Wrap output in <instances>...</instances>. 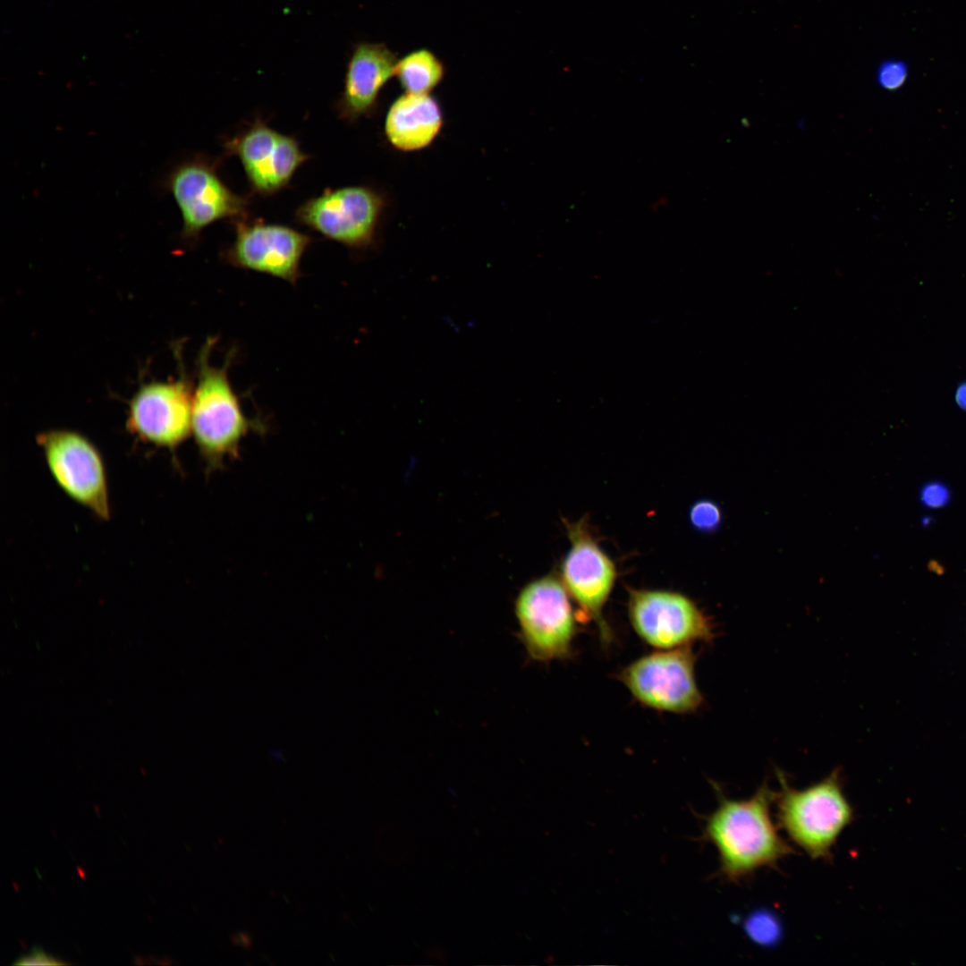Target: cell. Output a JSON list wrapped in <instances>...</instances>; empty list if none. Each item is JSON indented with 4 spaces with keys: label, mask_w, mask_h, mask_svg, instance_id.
Returning <instances> with one entry per match:
<instances>
[{
    "label": "cell",
    "mask_w": 966,
    "mask_h": 966,
    "mask_svg": "<svg viewBox=\"0 0 966 966\" xmlns=\"http://www.w3.org/2000/svg\"><path fill=\"white\" fill-rule=\"evenodd\" d=\"M233 223L234 240L222 254L225 262L296 284L301 276V258L312 242L308 234L262 221Z\"/></svg>",
    "instance_id": "11"
},
{
    "label": "cell",
    "mask_w": 966,
    "mask_h": 966,
    "mask_svg": "<svg viewBox=\"0 0 966 966\" xmlns=\"http://www.w3.org/2000/svg\"><path fill=\"white\" fill-rule=\"evenodd\" d=\"M385 192L369 185L326 190L303 202L296 220L352 250L371 247L388 208Z\"/></svg>",
    "instance_id": "7"
},
{
    "label": "cell",
    "mask_w": 966,
    "mask_h": 966,
    "mask_svg": "<svg viewBox=\"0 0 966 966\" xmlns=\"http://www.w3.org/2000/svg\"><path fill=\"white\" fill-rule=\"evenodd\" d=\"M691 647L657 649L623 666L616 677L642 707L660 712L691 714L703 705Z\"/></svg>",
    "instance_id": "6"
},
{
    "label": "cell",
    "mask_w": 966,
    "mask_h": 966,
    "mask_svg": "<svg viewBox=\"0 0 966 966\" xmlns=\"http://www.w3.org/2000/svg\"><path fill=\"white\" fill-rule=\"evenodd\" d=\"M48 470L72 501L102 521L111 517L106 469L96 445L81 434L55 429L37 437Z\"/></svg>",
    "instance_id": "8"
},
{
    "label": "cell",
    "mask_w": 966,
    "mask_h": 966,
    "mask_svg": "<svg viewBox=\"0 0 966 966\" xmlns=\"http://www.w3.org/2000/svg\"><path fill=\"white\" fill-rule=\"evenodd\" d=\"M444 123L443 108L436 97L404 92L389 106L384 133L394 149L414 152L429 147L440 134Z\"/></svg>",
    "instance_id": "15"
},
{
    "label": "cell",
    "mask_w": 966,
    "mask_h": 966,
    "mask_svg": "<svg viewBox=\"0 0 966 966\" xmlns=\"http://www.w3.org/2000/svg\"><path fill=\"white\" fill-rule=\"evenodd\" d=\"M445 73L444 62L430 49L420 47L397 60L394 77L405 93L431 94Z\"/></svg>",
    "instance_id": "16"
},
{
    "label": "cell",
    "mask_w": 966,
    "mask_h": 966,
    "mask_svg": "<svg viewBox=\"0 0 966 966\" xmlns=\"http://www.w3.org/2000/svg\"><path fill=\"white\" fill-rule=\"evenodd\" d=\"M689 519L694 529L710 532L716 530L722 522V512L711 500H699L692 504Z\"/></svg>",
    "instance_id": "18"
},
{
    "label": "cell",
    "mask_w": 966,
    "mask_h": 966,
    "mask_svg": "<svg viewBox=\"0 0 966 966\" xmlns=\"http://www.w3.org/2000/svg\"><path fill=\"white\" fill-rule=\"evenodd\" d=\"M216 343V338L208 337L200 350L191 408V434L211 470L236 458L243 438L257 428V422L244 413L229 378L236 350H229L221 366H213L210 353Z\"/></svg>",
    "instance_id": "2"
},
{
    "label": "cell",
    "mask_w": 966,
    "mask_h": 966,
    "mask_svg": "<svg viewBox=\"0 0 966 966\" xmlns=\"http://www.w3.org/2000/svg\"><path fill=\"white\" fill-rule=\"evenodd\" d=\"M64 962L46 954L39 946L34 945L30 953L21 955L13 965H63Z\"/></svg>",
    "instance_id": "21"
},
{
    "label": "cell",
    "mask_w": 966,
    "mask_h": 966,
    "mask_svg": "<svg viewBox=\"0 0 966 966\" xmlns=\"http://www.w3.org/2000/svg\"><path fill=\"white\" fill-rule=\"evenodd\" d=\"M162 186L180 210L181 237L185 242H194L205 228L219 220L248 218L249 199L233 192L219 176L216 163L203 155L174 165Z\"/></svg>",
    "instance_id": "5"
},
{
    "label": "cell",
    "mask_w": 966,
    "mask_h": 966,
    "mask_svg": "<svg viewBox=\"0 0 966 966\" xmlns=\"http://www.w3.org/2000/svg\"><path fill=\"white\" fill-rule=\"evenodd\" d=\"M565 525L570 548L562 563L561 580L577 604L579 615L595 623L602 643L608 645L613 631L604 610L616 580L615 564L591 536L586 521Z\"/></svg>",
    "instance_id": "10"
},
{
    "label": "cell",
    "mask_w": 966,
    "mask_h": 966,
    "mask_svg": "<svg viewBox=\"0 0 966 966\" xmlns=\"http://www.w3.org/2000/svg\"><path fill=\"white\" fill-rule=\"evenodd\" d=\"M716 789L718 805L704 817L701 839L716 848L724 879L737 883L793 853L771 818L776 792L766 782L747 800L729 799Z\"/></svg>",
    "instance_id": "1"
},
{
    "label": "cell",
    "mask_w": 966,
    "mask_h": 966,
    "mask_svg": "<svg viewBox=\"0 0 966 966\" xmlns=\"http://www.w3.org/2000/svg\"><path fill=\"white\" fill-rule=\"evenodd\" d=\"M909 67L902 60L886 59L879 64L876 78L878 85L888 91L900 89L907 81Z\"/></svg>",
    "instance_id": "19"
},
{
    "label": "cell",
    "mask_w": 966,
    "mask_h": 966,
    "mask_svg": "<svg viewBox=\"0 0 966 966\" xmlns=\"http://www.w3.org/2000/svg\"><path fill=\"white\" fill-rule=\"evenodd\" d=\"M192 396L183 377L142 386L129 405L128 430L146 444L174 450L191 434Z\"/></svg>",
    "instance_id": "13"
},
{
    "label": "cell",
    "mask_w": 966,
    "mask_h": 966,
    "mask_svg": "<svg viewBox=\"0 0 966 966\" xmlns=\"http://www.w3.org/2000/svg\"><path fill=\"white\" fill-rule=\"evenodd\" d=\"M227 155L235 156L252 192L270 196L284 189L309 156L298 140L268 126L259 118L225 143Z\"/></svg>",
    "instance_id": "12"
},
{
    "label": "cell",
    "mask_w": 966,
    "mask_h": 966,
    "mask_svg": "<svg viewBox=\"0 0 966 966\" xmlns=\"http://www.w3.org/2000/svg\"><path fill=\"white\" fill-rule=\"evenodd\" d=\"M744 930L754 943L765 947L778 944L783 933L779 919L767 910H757L748 915Z\"/></svg>",
    "instance_id": "17"
},
{
    "label": "cell",
    "mask_w": 966,
    "mask_h": 966,
    "mask_svg": "<svg viewBox=\"0 0 966 966\" xmlns=\"http://www.w3.org/2000/svg\"><path fill=\"white\" fill-rule=\"evenodd\" d=\"M561 579L546 575L519 592L514 605L519 636L529 657L536 662L572 657L580 615Z\"/></svg>",
    "instance_id": "4"
},
{
    "label": "cell",
    "mask_w": 966,
    "mask_h": 966,
    "mask_svg": "<svg viewBox=\"0 0 966 966\" xmlns=\"http://www.w3.org/2000/svg\"><path fill=\"white\" fill-rule=\"evenodd\" d=\"M955 402L961 409L966 411V382L960 385L956 389Z\"/></svg>",
    "instance_id": "22"
},
{
    "label": "cell",
    "mask_w": 966,
    "mask_h": 966,
    "mask_svg": "<svg viewBox=\"0 0 966 966\" xmlns=\"http://www.w3.org/2000/svg\"><path fill=\"white\" fill-rule=\"evenodd\" d=\"M950 499L948 487L939 481H932L924 485L920 491V500L923 504L930 508H940L946 504Z\"/></svg>",
    "instance_id": "20"
},
{
    "label": "cell",
    "mask_w": 966,
    "mask_h": 966,
    "mask_svg": "<svg viewBox=\"0 0 966 966\" xmlns=\"http://www.w3.org/2000/svg\"><path fill=\"white\" fill-rule=\"evenodd\" d=\"M233 943L242 945L245 948H249L251 945V938L245 932L235 933L234 936H232Z\"/></svg>",
    "instance_id": "23"
},
{
    "label": "cell",
    "mask_w": 966,
    "mask_h": 966,
    "mask_svg": "<svg viewBox=\"0 0 966 966\" xmlns=\"http://www.w3.org/2000/svg\"><path fill=\"white\" fill-rule=\"evenodd\" d=\"M777 776L781 784L775 800L778 826L811 859L831 860L839 835L854 818L839 770L802 790L790 786L781 772Z\"/></svg>",
    "instance_id": "3"
},
{
    "label": "cell",
    "mask_w": 966,
    "mask_h": 966,
    "mask_svg": "<svg viewBox=\"0 0 966 966\" xmlns=\"http://www.w3.org/2000/svg\"><path fill=\"white\" fill-rule=\"evenodd\" d=\"M398 57L384 43L359 42L347 62L343 89L336 102L339 117L348 123L377 112L379 96L394 77Z\"/></svg>",
    "instance_id": "14"
},
{
    "label": "cell",
    "mask_w": 966,
    "mask_h": 966,
    "mask_svg": "<svg viewBox=\"0 0 966 966\" xmlns=\"http://www.w3.org/2000/svg\"><path fill=\"white\" fill-rule=\"evenodd\" d=\"M627 609L637 636L656 649L690 647L710 642L715 637L709 617L680 592L630 589Z\"/></svg>",
    "instance_id": "9"
}]
</instances>
